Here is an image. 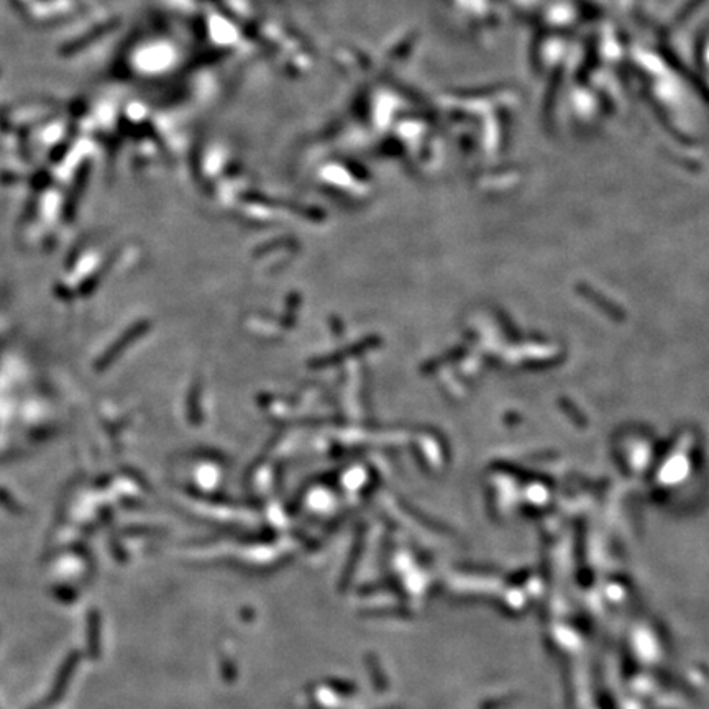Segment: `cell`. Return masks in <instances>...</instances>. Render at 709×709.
Returning <instances> with one entry per match:
<instances>
[{
    "label": "cell",
    "instance_id": "obj_1",
    "mask_svg": "<svg viewBox=\"0 0 709 709\" xmlns=\"http://www.w3.org/2000/svg\"><path fill=\"white\" fill-rule=\"evenodd\" d=\"M76 662H78V655L73 654L71 657L68 659V662L65 663V666H63V668L60 670V673H58L56 685L51 690L50 695H48V700L43 703V706L55 705V703H58V701L61 700V695H63V693H65V690L68 688L69 680H71V676H73V671H74V666H76Z\"/></svg>",
    "mask_w": 709,
    "mask_h": 709
},
{
    "label": "cell",
    "instance_id": "obj_2",
    "mask_svg": "<svg viewBox=\"0 0 709 709\" xmlns=\"http://www.w3.org/2000/svg\"><path fill=\"white\" fill-rule=\"evenodd\" d=\"M99 614L95 611L89 612V624H87V634H89V649L90 655L94 659L99 657Z\"/></svg>",
    "mask_w": 709,
    "mask_h": 709
}]
</instances>
